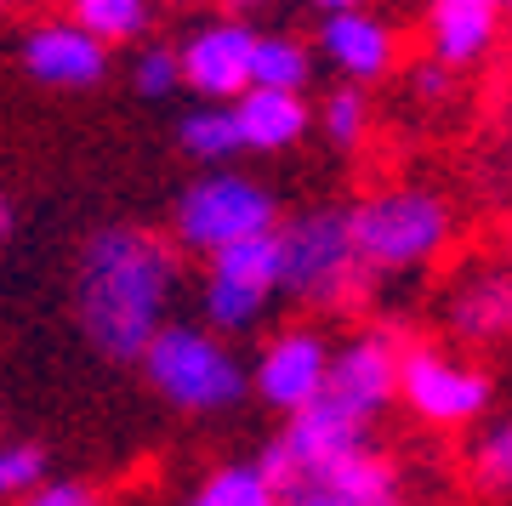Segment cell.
I'll return each instance as SVG.
<instances>
[{
  "mask_svg": "<svg viewBox=\"0 0 512 506\" xmlns=\"http://www.w3.org/2000/svg\"><path fill=\"white\" fill-rule=\"evenodd\" d=\"M177 290V256L148 228H97L80 251L74 308L86 342L114 364H137L160 336Z\"/></svg>",
  "mask_w": 512,
  "mask_h": 506,
  "instance_id": "1",
  "label": "cell"
},
{
  "mask_svg": "<svg viewBox=\"0 0 512 506\" xmlns=\"http://www.w3.org/2000/svg\"><path fill=\"white\" fill-rule=\"evenodd\" d=\"M365 251L353 234V205H308L279 217V290L302 308H348L365 285Z\"/></svg>",
  "mask_w": 512,
  "mask_h": 506,
  "instance_id": "2",
  "label": "cell"
},
{
  "mask_svg": "<svg viewBox=\"0 0 512 506\" xmlns=\"http://www.w3.org/2000/svg\"><path fill=\"white\" fill-rule=\"evenodd\" d=\"M137 364H143L148 387L183 416H222V410H239L256 393L251 370L234 359V347L211 325H171L165 319Z\"/></svg>",
  "mask_w": 512,
  "mask_h": 506,
  "instance_id": "3",
  "label": "cell"
},
{
  "mask_svg": "<svg viewBox=\"0 0 512 506\" xmlns=\"http://www.w3.org/2000/svg\"><path fill=\"white\" fill-rule=\"evenodd\" d=\"M353 234L370 273H416L444 256L456 234V211L427 188H382L353 205Z\"/></svg>",
  "mask_w": 512,
  "mask_h": 506,
  "instance_id": "4",
  "label": "cell"
},
{
  "mask_svg": "<svg viewBox=\"0 0 512 506\" xmlns=\"http://www.w3.org/2000/svg\"><path fill=\"white\" fill-rule=\"evenodd\" d=\"M262 228H279V199L256 177L228 171V165H211V177H194L171 211V234L194 256H211Z\"/></svg>",
  "mask_w": 512,
  "mask_h": 506,
  "instance_id": "5",
  "label": "cell"
},
{
  "mask_svg": "<svg viewBox=\"0 0 512 506\" xmlns=\"http://www.w3.org/2000/svg\"><path fill=\"white\" fill-rule=\"evenodd\" d=\"M370 427H376V421L348 410L336 393H319L313 404L291 410V416H285V433L262 450V467L274 472L279 501H285V484H291V478L325 467V461H342V455H353V450H370Z\"/></svg>",
  "mask_w": 512,
  "mask_h": 506,
  "instance_id": "6",
  "label": "cell"
},
{
  "mask_svg": "<svg viewBox=\"0 0 512 506\" xmlns=\"http://www.w3.org/2000/svg\"><path fill=\"white\" fill-rule=\"evenodd\" d=\"M490 376L461 364L444 347H404L399 359V404L427 427H467L490 410Z\"/></svg>",
  "mask_w": 512,
  "mask_h": 506,
  "instance_id": "7",
  "label": "cell"
},
{
  "mask_svg": "<svg viewBox=\"0 0 512 506\" xmlns=\"http://www.w3.org/2000/svg\"><path fill=\"white\" fill-rule=\"evenodd\" d=\"M330 359H336V347H330L319 330H302V325L279 330L274 342L262 347V359H256L251 387L268 410L291 416V410L313 404V398L330 387Z\"/></svg>",
  "mask_w": 512,
  "mask_h": 506,
  "instance_id": "8",
  "label": "cell"
},
{
  "mask_svg": "<svg viewBox=\"0 0 512 506\" xmlns=\"http://www.w3.org/2000/svg\"><path fill=\"white\" fill-rule=\"evenodd\" d=\"M183 52V80L194 97H217V103H234L239 91L251 86V57H256V29L228 18L200 23L194 35L177 46Z\"/></svg>",
  "mask_w": 512,
  "mask_h": 506,
  "instance_id": "9",
  "label": "cell"
},
{
  "mask_svg": "<svg viewBox=\"0 0 512 506\" xmlns=\"http://www.w3.org/2000/svg\"><path fill=\"white\" fill-rule=\"evenodd\" d=\"M23 69L35 74L40 86L57 91H92L109 80V40L92 35L80 18L69 23H35L23 35Z\"/></svg>",
  "mask_w": 512,
  "mask_h": 506,
  "instance_id": "10",
  "label": "cell"
},
{
  "mask_svg": "<svg viewBox=\"0 0 512 506\" xmlns=\"http://www.w3.org/2000/svg\"><path fill=\"white\" fill-rule=\"evenodd\" d=\"M399 359H404V347L387 330H359L353 342L336 347L325 393H336L365 421H382L393 410V398H399Z\"/></svg>",
  "mask_w": 512,
  "mask_h": 506,
  "instance_id": "11",
  "label": "cell"
},
{
  "mask_svg": "<svg viewBox=\"0 0 512 506\" xmlns=\"http://www.w3.org/2000/svg\"><path fill=\"white\" fill-rule=\"evenodd\" d=\"M319 57H325L342 80L376 86V80H387L393 63H399V35H393V23L376 18L370 6H336V12H325V23H319Z\"/></svg>",
  "mask_w": 512,
  "mask_h": 506,
  "instance_id": "12",
  "label": "cell"
},
{
  "mask_svg": "<svg viewBox=\"0 0 512 506\" xmlns=\"http://www.w3.org/2000/svg\"><path fill=\"white\" fill-rule=\"evenodd\" d=\"M285 501L291 506H393L399 501V472L387 461H376L370 450H353L342 461H325V467L291 478Z\"/></svg>",
  "mask_w": 512,
  "mask_h": 506,
  "instance_id": "13",
  "label": "cell"
},
{
  "mask_svg": "<svg viewBox=\"0 0 512 506\" xmlns=\"http://www.w3.org/2000/svg\"><path fill=\"white\" fill-rule=\"evenodd\" d=\"M234 114L251 154H285L319 126L308 109V91H285V86H245L234 97Z\"/></svg>",
  "mask_w": 512,
  "mask_h": 506,
  "instance_id": "14",
  "label": "cell"
},
{
  "mask_svg": "<svg viewBox=\"0 0 512 506\" xmlns=\"http://www.w3.org/2000/svg\"><path fill=\"white\" fill-rule=\"evenodd\" d=\"M501 40V6L495 0H433L427 12V52L450 69H473Z\"/></svg>",
  "mask_w": 512,
  "mask_h": 506,
  "instance_id": "15",
  "label": "cell"
},
{
  "mask_svg": "<svg viewBox=\"0 0 512 506\" xmlns=\"http://www.w3.org/2000/svg\"><path fill=\"white\" fill-rule=\"evenodd\" d=\"M444 325L456 330L461 342L507 336L512 330V279H507V268L467 273V279L450 290V302H444Z\"/></svg>",
  "mask_w": 512,
  "mask_h": 506,
  "instance_id": "16",
  "label": "cell"
},
{
  "mask_svg": "<svg viewBox=\"0 0 512 506\" xmlns=\"http://www.w3.org/2000/svg\"><path fill=\"white\" fill-rule=\"evenodd\" d=\"M274 296H279V290H268V285H251V279H234V273L205 268L200 313H205V325L222 330V336H245V330L262 325V313H268Z\"/></svg>",
  "mask_w": 512,
  "mask_h": 506,
  "instance_id": "17",
  "label": "cell"
},
{
  "mask_svg": "<svg viewBox=\"0 0 512 506\" xmlns=\"http://www.w3.org/2000/svg\"><path fill=\"white\" fill-rule=\"evenodd\" d=\"M177 143H183L188 160H200V165H228L234 154H251L234 103H217V97H200V109H188L177 120Z\"/></svg>",
  "mask_w": 512,
  "mask_h": 506,
  "instance_id": "18",
  "label": "cell"
},
{
  "mask_svg": "<svg viewBox=\"0 0 512 506\" xmlns=\"http://www.w3.org/2000/svg\"><path fill=\"white\" fill-rule=\"evenodd\" d=\"M188 501L194 506H274L279 484L262 461H234V467H217L211 478H200V489Z\"/></svg>",
  "mask_w": 512,
  "mask_h": 506,
  "instance_id": "19",
  "label": "cell"
},
{
  "mask_svg": "<svg viewBox=\"0 0 512 506\" xmlns=\"http://www.w3.org/2000/svg\"><path fill=\"white\" fill-rule=\"evenodd\" d=\"M251 86L308 91L313 86V52H308V40H296V35H256Z\"/></svg>",
  "mask_w": 512,
  "mask_h": 506,
  "instance_id": "20",
  "label": "cell"
},
{
  "mask_svg": "<svg viewBox=\"0 0 512 506\" xmlns=\"http://www.w3.org/2000/svg\"><path fill=\"white\" fill-rule=\"evenodd\" d=\"M313 120H319V131H325L330 148L353 154V148L365 143V131H370V97H365V86H359V80H342V86L319 103Z\"/></svg>",
  "mask_w": 512,
  "mask_h": 506,
  "instance_id": "21",
  "label": "cell"
},
{
  "mask_svg": "<svg viewBox=\"0 0 512 506\" xmlns=\"http://www.w3.org/2000/svg\"><path fill=\"white\" fill-rule=\"evenodd\" d=\"M74 18L86 23L92 35H103L109 46L120 40H143L148 18H154V0H69Z\"/></svg>",
  "mask_w": 512,
  "mask_h": 506,
  "instance_id": "22",
  "label": "cell"
},
{
  "mask_svg": "<svg viewBox=\"0 0 512 506\" xmlns=\"http://www.w3.org/2000/svg\"><path fill=\"white\" fill-rule=\"evenodd\" d=\"M473 478L490 495H512V416L490 421L473 444Z\"/></svg>",
  "mask_w": 512,
  "mask_h": 506,
  "instance_id": "23",
  "label": "cell"
},
{
  "mask_svg": "<svg viewBox=\"0 0 512 506\" xmlns=\"http://www.w3.org/2000/svg\"><path fill=\"white\" fill-rule=\"evenodd\" d=\"M183 52H171V46H143V52L131 57V91L148 97V103H165L171 91H183Z\"/></svg>",
  "mask_w": 512,
  "mask_h": 506,
  "instance_id": "24",
  "label": "cell"
},
{
  "mask_svg": "<svg viewBox=\"0 0 512 506\" xmlns=\"http://www.w3.org/2000/svg\"><path fill=\"white\" fill-rule=\"evenodd\" d=\"M46 484V450L40 444H6L0 450V501H29Z\"/></svg>",
  "mask_w": 512,
  "mask_h": 506,
  "instance_id": "25",
  "label": "cell"
},
{
  "mask_svg": "<svg viewBox=\"0 0 512 506\" xmlns=\"http://www.w3.org/2000/svg\"><path fill=\"white\" fill-rule=\"evenodd\" d=\"M456 74L461 69H450V63H439V57L427 52L416 69H410V91H416L421 103H444V97L456 91Z\"/></svg>",
  "mask_w": 512,
  "mask_h": 506,
  "instance_id": "26",
  "label": "cell"
},
{
  "mask_svg": "<svg viewBox=\"0 0 512 506\" xmlns=\"http://www.w3.org/2000/svg\"><path fill=\"white\" fill-rule=\"evenodd\" d=\"M29 501H35V506H92L97 489L80 484V478H46V484H40Z\"/></svg>",
  "mask_w": 512,
  "mask_h": 506,
  "instance_id": "27",
  "label": "cell"
},
{
  "mask_svg": "<svg viewBox=\"0 0 512 506\" xmlns=\"http://www.w3.org/2000/svg\"><path fill=\"white\" fill-rule=\"evenodd\" d=\"M217 6H228V12H256V6H268V0H217Z\"/></svg>",
  "mask_w": 512,
  "mask_h": 506,
  "instance_id": "28",
  "label": "cell"
},
{
  "mask_svg": "<svg viewBox=\"0 0 512 506\" xmlns=\"http://www.w3.org/2000/svg\"><path fill=\"white\" fill-rule=\"evenodd\" d=\"M12 234V205H6V199H0V239Z\"/></svg>",
  "mask_w": 512,
  "mask_h": 506,
  "instance_id": "29",
  "label": "cell"
},
{
  "mask_svg": "<svg viewBox=\"0 0 512 506\" xmlns=\"http://www.w3.org/2000/svg\"><path fill=\"white\" fill-rule=\"evenodd\" d=\"M319 12H336V6H365V0H313Z\"/></svg>",
  "mask_w": 512,
  "mask_h": 506,
  "instance_id": "30",
  "label": "cell"
},
{
  "mask_svg": "<svg viewBox=\"0 0 512 506\" xmlns=\"http://www.w3.org/2000/svg\"><path fill=\"white\" fill-rule=\"evenodd\" d=\"M171 6H188V0H171Z\"/></svg>",
  "mask_w": 512,
  "mask_h": 506,
  "instance_id": "31",
  "label": "cell"
},
{
  "mask_svg": "<svg viewBox=\"0 0 512 506\" xmlns=\"http://www.w3.org/2000/svg\"><path fill=\"white\" fill-rule=\"evenodd\" d=\"M495 6H507V0H495Z\"/></svg>",
  "mask_w": 512,
  "mask_h": 506,
  "instance_id": "32",
  "label": "cell"
},
{
  "mask_svg": "<svg viewBox=\"0 0 512 506\" xmlns=\"http://www.w3.org/2000/svg\"><path fill=\"white\" fill-rule=\"evenodd\" d=\"M507 12H512V0H507Z\"/></svg>",
  "mask_w": 512,
  "mask_h": 506,
  "instance_id": "33",
  "label": "cell"
},
{
  "mask_svg": "<svg viewBox=\"0 0 512 506\" xmlns=\"http://www.w3.org/2000/svg\"><path fill=\"white\" fill-rule=\"evenodd\" d=\"M507 279H512V268H507Z\"/></svg>",
  "mask_w": 512,
  "mask_h": 506,
  "instance_id": "34",
  "label": "cell"
},
{
  "mask_svg": "<svg viewBox=\"0 0 512 506\" xmlns=\"http://www.w3.org/2000/svg\"><path fill=\"white\" fill-rule=\"evenodd\" d=\"M0 6H6V0H0Z\"/></svg>",
  "mask_w": 512,
  "mask_h": 506,
  "instance_id": "35",
  "label": "cell"
}]
</instances>
